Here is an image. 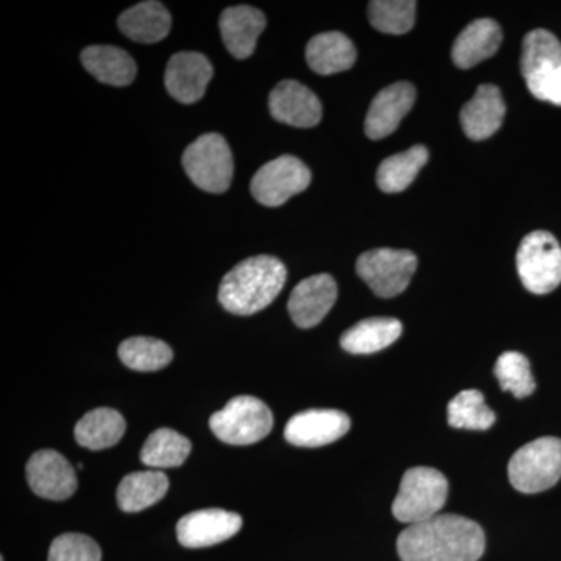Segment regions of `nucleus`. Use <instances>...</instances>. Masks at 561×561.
<instances>
[{
    "label": "nucleus",
    "instance_id": "obj_1",
    "mask_svg": "<svg viewBox=\"0 0 561 561\" xmlns=\"http://www.w3.org/2000/svg\"><path fill=\"white\" fill-rule=\"evenodd\" d=\"M402 561H478L485 552L482 527L459 515H437L398 537Z\"/></svg>",
    "mask_w": 561,
    "mask_h": 561
},
{
    "label": "nucleus",
    "instance_id": "obj_2",
    "mask_svg": "<svg viewBox=\"0 0 561 561\" xmlns=\"http://www.w3.org/2000/svg\"><path fill=\"white\" fill-rule=\"evenodd\" d=\"M286 279V265L278 257H249L221 279L220 305L234 316H253L275 301Z\"/></svg>",
    "mask_w": 561,
    "mask_h": 561
},
{
    "label": "nucleus",
    "instance_id": "obj_3",
    "mask_svg": "<svg viewBox=\"0 0 561 561\" xmlns=\"http://www.w3.org/2000/svg\"><path fill=\"white\" fill-rule=\"evenodd\" d=\"M448 500V481L434 468L416 467L404 472L391 513L400 523L413 526L440 515Z\"/></svg>",
    "mask_w": 561,
    "mask_h": 561
},
{
    "label": "nucleus",
    "instance_id": "obj_4",
    "mask_svg": "<svg viewBox=\"0 0 561 561\" xmlns=\"http://www.w3.org/2000/svg\"><path fill=\"white\" fill-rule=\"evenodd\" d=\"M508 479L526 494L552 489L561 479V438L542 437L519 448L508 463Z\"/></svg>",
    "mask_w": 561,
    "mask_h": 561
},
{
    "label": "nucleus",
    "instance_id": "obj_5",
    "mask_svg": "<svg viewBox=\"0 0 561 561\" xmlns=\"http://www.w3.org/2000/svg\"><path fill=\"white\" fill-rule=\"evenodd\" d=\"M209 427L227 445H253L271 434L273 415L265 402L241 394L210 416Z\"/></svg>",
    "mask_w": 561,
    "mask_h": 561
},
{
    "label": "nucleus",
    "instance_id": "obj_6",
    "mask_svg": "<svg viewBox=\"0 0 561 561\" xmlns=\"http://www.w3.org/2000/svg\"><path fill=\"white\" fill-rule=\"evenodd\" d=\"M184 171L195 186L209 194L230 190L234 164L224 136L208 133L187 147L183 154Z\"/></svg>",
    "mask_w": 561,
    "mask_h": 561
},
{
    "label": "nucleus",
    "instance_id": "obj_7",
    "mask_svg": "<svg viewBox=\"0 0 561 561\" xmlns=\"http://www.w3.org/2000/svg\"><path fill=\"white\" fill-rule=\"evenodd\" d=\"M516 267L524 287L535 295L551 294L561 284V247L548 231H534L523 239Z\"/></svg>",
    "mask_w": 561,
    "mask_h": 561
},
{
    "label": "nucleus",
    "instance_id": "obj_8",
    "mask_svg": "<svg viewBox=\"0 0 561 561\" xmlns=\"http://www.w3.org/2000/svg\"><path fill=\"white\" fill-rule=\"evenodd\" d=\"M419 267L415 254L408 250L365 251L357 260V275L378 297L391 298L408 289Z\"/></svg>",
    "mask_w": 561,
    "mask_h": 561
},
{
    "label": "nucleus",
    "instance_id": "obj_9",
    "mask_svg": "<svg viewBox=\"0 0 561 561\" xmlns=\"http://www.w3.org/2000/svg\"><path fill=\"white\" fill-rule=\"evenodd\" d=\"M311 180V171L305 162L284 154L262 165L251 180V194L261 205L276 208L308 190Z\"/></svg>",
    "mask_w": 561,
    "mask_h": 561
},
{
    "label": "nucleus",
    "instance_id": "obj_10",
    "mask_svg": "<svg viewBox=\"0 0 561 561\" xmlns=\"http://www.w3.org/2000/svg\"><path fill=\"white\" fill-rule=\"evenodd\" d=\"M242 516L238 513L206 508L183 516L176 524V537L184 548H209L230 540L242 529Z\"/></svg>",
    "mask_w": 561,
    "mask_h": 561
},
{
    "label": "nucleus",
    "instance_id": "obj_11",
    "mask_svg": "<svg viewBox=\"0 0 561 561\" xmlns=\"http://www.w3.org/2000/svg\"><path fill=\"white\" fill-rule=\"evenodd\" d=\"M350 427L351 420L346 413L332 409H311L291 416L284 437L294 446L319 448L341 440Z\"/></svg>",
    "mask_w": 561,
    "mask_h": 561
},
{
    "label": "nucleus",
    "instance_id": "obj_12",
    "mask_svg": "<svg viewBox=\"0 0 561 561\" xmlns=\"http://www.w3.org/2000/svg\"><path fill=\"white\" fill-rule=\"evenodd\" d=\"M25 472L33 493L44 500H68L79 485L72 465L60 453L51 449L33 454Z\"/></svg>",
    "mask_w": 561,
    "mask_h": 561
},
{
    "label": "nucleus",
    "instance_id": "obj_13",
    "mask_svg": "<svg viewBox=\"0 0 561 561\" xmlns=\"http://www.w3.org/2000/svg\"><path fill=\"white\" fill-rule=\"evenodd\" d=\"M213 76V65L205 55L180 51L173 55L165 69V90L175 101L192 105L205 95Z\"/></svg>",
    "mask_w": 561,
    "mask_h": 561
},
{
    "label": "nucleus",
    "instance_id": "obj_14",
    "mask_svg": "<svg viewBox=\"0 0 561 561\" xmlns=\"http://www.w3.org/2000/svg\"><path fill=\"white\" fill-rule=\"evenodd\" d=\"M337 300V284L327 273L302 279L291 290L289 313L294 323L302 330L317 327L330 313Z\"/></svg>",
    "mask_w": 561,
    "mask_h": 561
},
{
    "label": "nucleus",
    "instance_id": "obj_15",
    "mask_svg": "<svg viewBox=\"0 0 561 561\" xmlns=\"http://www.w3.org/2000/svg\"><path fill=\"white\" fill-rule=\"evenodd\" d=\"M273 119L297 128H312L320 124L319 98L297 80H284L276 84L268 98Z\"/></svg>",
    "mask_w": 561,
    "mask_h": 561
},
{
    "label": "nucleus",
    "instance_id": "obj_16",
    "mask_svg": "<svg viewBox=\"0 0 561 561\" xmlns=\"http://www.w3.org/2000/svg\"><path fill=\"white\" fill-rule=\"evenodd\" d=\"M416 90L408 81L383 88L373 99L365 119V133L373 140L383 139L400 127L405 114L415 103Z\"/></svg>",
    "mask_w": 561,
    "mask_h": 561
},
{
    "label": "nucleus",
    "instance_id": "obj_17",
    "mask_svg": "<svg viewBox=\"0 0 561 561\" xmlns=\"http://www.w3.org/2000/svg\"><path fill=\"white\" fill-rule=\"evenodd\" d=\"M220 33L225 47L238 60H247L256 49L257 39L264 32L267 20L254 7H231L221 13Z\"/></svg>",
    "mask_w": 561,
    "mask_h": 561
},
{
    "label": "nucleus",
    "instance_id": "obj_18",
    "mask_svg": "<svg viewBox=\"0 0 561 561\" xmlns=\"http://www.w3.org/2000/svg\"><path fill=\"white\" fill-rule=\"evenodd\" d=\"M505 102L494 84H481L474 98L460 111V124L465 135L472 140L489 139L500 130L505 117Z\"/></svg>",
    "mask_w": 561,
    "mask_h": 561
},
{
    "label": "nucleus",
    "instance_id": "obj_19",
    "mask_svg": "<svg viewBox=\"0 0 561 561\" xmlns=\"http://www.w3.org/2000/svg\"><path fill=\"white\" fill-rule=\"evenodd\" d=\"M502 31L493 20H476L457 36L453 46L454 65L460 69H471L483 60H489L500 49Z\"/></svg>",
    "mask_w": 561,
    "mask_h": 561
},
{
    "label": "nucleus",
    "instance_id": "obj_20",
    "mask_svg": "<svg viewBox=\"0 0 561 561\" xmlns=\"http://www.w3.org/2000/svg\"><path fill=\"white\" fill-rule=\"evenodd\" d=\"M353 41L341 32H327L313 36L306 47V61L320 76L345 72L356 62Z\"/></svg>",
    "mask_w": 561,
    "mask_h": 561
},
{
    "label": "nucleus",
    "instance_id": "obj_21",
    "mask_svg": "<svg viewBox=\"0 0 561 561\" xmlns=\"http://www.w3.org/2000/svg\"><path fill=\"white\" fill-rule=\"evenodd\" d=\"M117 25L127 38L140 44H154L169 35L172 18L161 2L150 0L124 11Z\"/></svg>",
    "mask_w": 561,
    "mask_h": 561
},
{
    "label": "nucleus",
    "instance_id": "obj_22",
    "mask_svg": "<svg viewBox=\"0 0 561 561\" xmlns=\"http://www.w3.org/2000/svg\"><path fill=\"white\" fill-rule=\"evenodd\" d=\"M81 62L91 76L111 87H128L138 70L128 51L113 46L87 47L81 51Z\"/></svg>",
    "mask_w": 561,
    "mask_h": 561
},
{
    "label": "nucleus",
    "instance_id": "obj_23",
    "mask_svg": "<svg viewBox=\"0 0 561 561\" xmlns=\"http://www.w3.org/2000/svg\"><path fill=\"white\" fill-rule=\"evenodd\" d=\"M561 66V43L545 28L527 33L523 41L522 72L527 87L548 77Z\"/></svg>",
    "mask_w": 561,
    "mask_h": 561
},
{
    "label": "nucleus",
    "instance_id": "obj_24",
    "mask_svg": "<svg viewBox=\"0 0 561 561\" xmlns=\"http://www.w3.org/2000/svg\"><path fill=\"white\" fill-rule=\"evenodd\" d=\"M402 324L400 320L389 317H375L365 319L350 328L342 335L341 345L346 353L373 354L386 350L391 343L401 337Z\"/></svg>",
    "mask_w": 561,
    "mask_h": 561
},
{
    "label": "nucleus",
    "instance_id": "obj_25",
    "mask_svg": "<svg viewBox=\"0 0 561 561\" xmlns=\"http://www.w3.org/2000/svg\"><path fill=\"white\" fill-rule=\"evenodd\" d=\"M169 485L171 482L162 471L131 472L119 483L117 504L127 513L146 511L165 496Z\"/></svg>",
    "mask_w": 561,
    "mask_h": 561
},
{
    "label": "nucleus",
    "instance_id": "obj_26",
    "mask_svg": "<svg viewBox=\"0 0 561 561\" xmlns=\"http://www.w3.org/2000/svg\"><path fill=\"white\" fill-rule=\"evenodd\" d=\"M125 427L127 424L119 412L110 408L94 409L77 423L76 440L83 448L101 451L117 445L124 437Z\"/></svg>",
    "mask_w": 561,
    "mask_h": 561
},
{
    "label": "nucleus",
    "instance_id": "obj_27",
    "mask_svg": "<svg viewBox=\"0 0 561 561\" xmlns=\"http://www.w3.org/2000/svg\"><path fill=\"white\" fill-rule=\"evenodd\" d=\"M427 160L430 151L424 146H413L412 149L387 158L379 165L376 175L379 190L386 194H398L408 190Z\"/></svg>",
    "mask_w": 561,
    "mask_h": 561
},
{
    "label": "nucleus",
    "instance_id": "obj_28",
    "mask_svg": "<svg viewBox=\"0 0 561 561\" xmlns=\"http://www.w3.org/2000/svg\"><path fill=\"white\" fill-rule=\"evenodd\" d=\"M191 442L173 430L151 432L140 449V461L147 467L164 470L181 467L190 457Z\"/></svg>",
    "mask_w": 561,
    "mask_h": 561
},
{
    "label": "nucleus",
    "instance_id": "obj_29",
    "mask_svg": "<svg viewBox=\"0 0 561 561\" xmlns=\"http://www.w3.org/2000/svg\"><path fill=\"white\" fill-rule=\"evenodd\" d=\"M494 421L496 415L486 405L481 391H460L448 404V423L456 430L486 431Z\"/></svg>",
    "mask_w": 561,
    "mask_h": 561
},
{
    "label": "nucleus",
    "instance_id": "obj_30",
    "mask_svg": "<svg viewBox=\"0 0 561 561\" xmlns=\"http://www.w3.org/2000/svg\"><path fill=\"white\" fill-rule=\"evenodd\" d=\"M119 357L131 370L158 371L171 364L173 351L160 339L131 337L121 343Z\"/></svg>",
    "mask_w": 561,
    "mask_h": 561
},
{
    "label": "nucleus",
    "instance_id": "obj_31",
    "mask_svg": "<svg viewBox=\"0 0 561 561\" xmlns=\"http://www.w3.org/2000/svg\"><path fill=\"white\" fill-rule=\"evenodd\" d=\"M416 2L413 0H375L368 5V16L376 31L404 35L415 24Z\"/></svg>",
    "mask_w": 561,
    "mask_h": 561
},
{
    "label": "nucleus",
    "instance_id": "obj_32",
    "mask_svg": "<svg viewBox=\"0 0 561 561\" xmlns=\"http://www.w3.org/2000/svg\"><path fill=\"white\" fill-rule=\"evenodd\" d=\"M494 375L500 381L501 389L511 391L516 398L529 397L537 387L531 375L530 362L524 354L516 351L501 354L494 365Z\"/></svg>",
    "mask_w": 561,
    "mask_h": 561
},
{
    "label": "nucleus",
    "instance_id": "obj_33",
    "mask_svg": "<svg viewBox=\"0 0 561 561\" xmlns=\"http://www.w3.org/2000/svg\"><path fill=\"white\" fill-rule=\"evenodd\" d=\"M49 561H101L98 542L81 534H62L50 545Z\"/></svg>",
    "mask_w": 561,
    "mask_h": 561
},
{
    "label": "nucleus",
    "instance_id": "obj_34",
    "mask_svg": "<svg viewBox=\"0 0 561 561\" xmlns=\"http://www.w3.org/2000/svg\"><path fill=\"white\" fill-rule=\"evenodd\" d=\"M527 88H529L530 94L538 99V101L561 106V66L549 73L548 77H545V79L529 84Z\"/></svg>",
    "mask_w": 561,
    "mask_h": 561
},
{
    "label": "nucleus",
    "instance_id": "obj_35",
    "mask_svg": "<svg viewBox=\"0 0 561 561\" xmlns=\"http://www.w3.org/2000/svg\"><path fill=\"white\" fill-rule=\"evenodd\" d=\"M0 561H3V559H0Z\"/></svg>",
    "mask_w": 561,
    "mask_h": 561
}]
</instances>
